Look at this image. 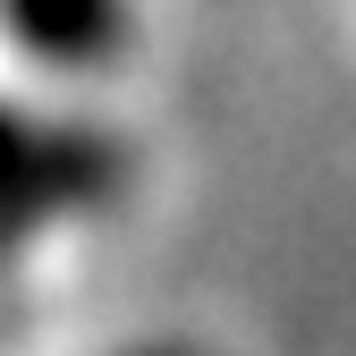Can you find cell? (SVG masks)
<instances>
[{
	"instance_id": "obj_1",
	"label": "cell",
	"mask_w": 356,
	"mask_h": 356,
	"mask_svg": "<svg viewBox=\"0 0 356 356\" xmlns=\"http://www.w3.org/2000/svg\"><path fill=\"white\" fill-rule=\"evenodd\" d=\"M111 178H119V153L102 136H76V127L0 111V220L60 212V204H94Z\"/></svg>"
},
{
	"instance_id": "obj_3",
	"label": "cell",
	"mask_w": 356,
	"mask_h": 356,
	"mask_svg": "<svg viewBox=\"0 0 356 356\" xmlns=\"http://www.w3.org/2000/svg\"><path fill=\"white\" fill-rule=\"evenodd\" d=\"M145 356H187V348H145Z\"/></svg>"
},
{
	"instance_id": "obj_2",
	"label": "cell",
	"mask_w": 356,
	"mask_h": 356,
	"mask_svg": "<svg viewBox=\"0 0 356 356\" xmlns=\"http://www.w3.org/2000/svg\"><path fill=\"white\" fill-rule=\"evenodd\" d=\"M0 17L26 51L60 60V68H94L119 42V0H0Z\"/></svg>"
}]
</instances>
